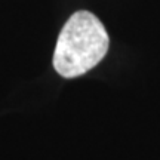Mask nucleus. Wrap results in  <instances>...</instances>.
I'll return each instance as SVG.
<instances>
[{
    "mask_svg": "<svg viewBox=\"0 0 160 160\" xmlns=\"http://www.w3.org/2000/svg\"><path fill=\"white\" fill-rule=\"evenodd\" d=\"M110 37L93 13L79 11L68 18L58 36L53 68L65 79L88 73L107 55Z\"/></svg>",
    "mask_w": 160,
    "mask_h": 160,
    "instance_id": "f257e3e1",
    "label": "nucleus"
}]
</instances>
